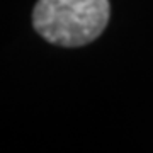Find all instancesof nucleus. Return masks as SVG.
<instances>
[{
	"mask_svg": "<svg viewBox=\"0 0 153 153\" xmlns=\"http://www.w3.org/2000/svg\"><path fill=\"white\" fill-rule=\"evenodd\" d=\"M109 16V0H38L33 24L48 43L76 48L99 38Z\"/></svg>",
	"mask_w": 153,
	"mask_h": 153,
	"instance_id": "1",
	"label": "nucleus"
}]
</instances>
